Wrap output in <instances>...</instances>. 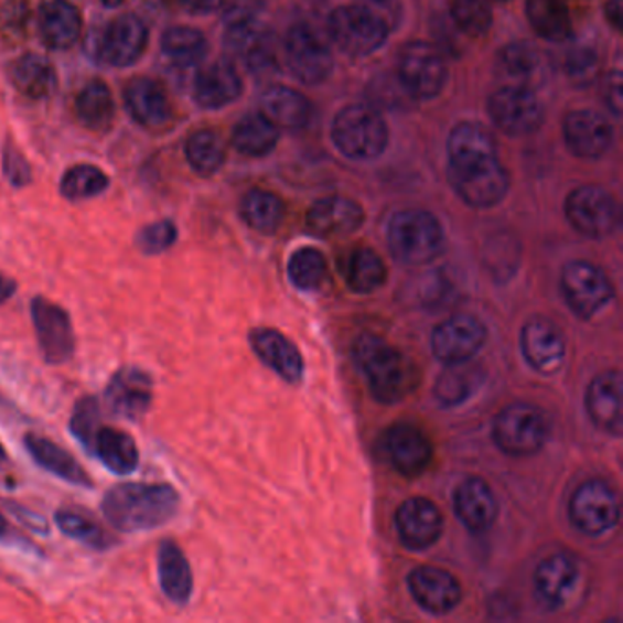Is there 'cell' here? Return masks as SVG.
I'll return each instance as SVG.
<instances>
[{
	"label": "cell",
	"mask_w": 623,
	"mask_h": 623,
	"mask_svg": "<svg viewBox=\"0 0 623 623\" xmlns=\"http://www.w3.org/2000/svg\"><path fill=\"white\" fill-rule=\"evenodd\" d=\"M182 497L169 483H119L103 496L101 512L116 530L150 533L176 516Z\"/></svg>",
	"instance_id": "1"
},
{
	"label": "cell",
	"mask_w": 623,
	"mask_h": 623,
	"mask_svg": "<svg viewBox=\"0 0 623 623\" xmlns=\"http://www.w3.org/2000/svg\"><path fill=\"white\" fill-rule=\"evenodd\" d=\"M353 358L380 405H397L419 384L416 364L399 347L391 346L375 333L358 336L353 346Z\"/></svg>",
	"instance_id": "2"
},
{
	"label": "cell",
	"mask_w": 623,
	"mask_h": 623,
	"mask_svg": "<svg viewBox=\"0 0 623 623\" xmlns=\"http://www.w3.org/2000/svg\"><path fill=\"white\" fill-rule=\"evenodd\" d=\"M386 241L391 256L402 266H427L444 249V230L432 213L406 208L389 219Z\"/></svg>",
	"instance_id": "3"
},
{
	"label": "cell",
	"mask_w": 623,
	"mask_h": 623,
	"mask_svg": "<svg viewBox=\"0 0 623 623\" xmlns=\"http://www.w3.org/2000/svg\"><path fill=\"white\" fill-rule=\"evenodd\" d=\"M492 437L511 458H533L550 439L549 416L536 405L514 402L497 413Z\"/></svg>",
	"instance_id": "4"
},
{
	"label": "cell",
	"mask_w": 623,
	"mask_h": 623,
	"mask_svg": "<svg viewBox=\"0 0 623 623\" xmlns=\"http://www.w3.org/2000/svg\"><path fill=\"white\" fill-rule=\"evenodd\" d=\"M331 138L336 149L352 160H375L388 144V127L375 108L352 105L336 114Z\"/></svg>",
	"instance_id": "5"
},
{
	"label": "cell",
	"mask_w": 623,
	"mask_h": 623,
	"mask_svg": "<svg viewBox=\"0 0 623 623\" xmlns=\"http://www.w3.org/2000/svg\"><path fill=\"white\" fill-rule=\"evenodd\" d=\"M330 35L352 57L377 52L388 39V24L366 6H341L330 17Z\"/></svg>",
	"instance_id": "6"
},
{
	"label": "cell",
	"mask_w": 623,
	"mask_h": 623,
	"mask_svg": "<svg viewBox=\"0 0 623 623\" xmlns=\"http://www.w3.org/2000/svg\"><path fill=\"white\" fill-rule=\"evenodd\" d=\"M569 517L576 530L591 538L611 533L620 522L619 494L600 477L583 481L570 496Z\"/></svg>",
	"instance_id": "7"
},
{
	"label": "cell",
	"mask_w": 623,
	"mask_h": 623,
	"mask_svg": "<svg viewBox=\"0 0 623 623\" xmlns=\"http://www.w3.org/2000/svg\"><path fill=\"white\" fill-rule=\"evenodd\" d=\"M560 283L569 310L581 320L597 316L614 299L611 278L592 261L574 260L567 264Z\"/></svg>",
	"instance_id": "8"
},
{
	"label": "cell",
	"mask_w": 623,
	"mask_h": 623,
	"mask_svg": "<svg viewBox=\"0 0 623 623\" xmlns=\"http://www.w3.org/2000/svg\"><path fill=\"white\" fill-rule=\"evenodd\" d=\"M448 180L459 197L475 208L494 207L503 202L511 185L508 172L497 158L464 165H448Z\"/></svg>",
	"instance_id": "9"
},
{
	"label": "cell",
	"mask_w": 623,
	"mask_h": 623,
	"mask_svg": "<svg viewBox=\"0 0 623 623\" xmlns=\"http://www.w3.org/2000/svg\"><path fill=\"white\" fill-rule=\"evenodd\" d=\"M569 224L587 238H605L620 224L619 203L611 192L597 185H586L570 192L565 202Z\"/></svg>",
	"instance_id": "10"
},
{
	"label": "cell",
	"mask_w": 623,
	"mask_h": 623,
	"mask_svg": "<svg viewBox=\"0 0 623 623\" xmlns=\"http://www.w3.org/2000/svg\"><path fill=\"white\" fill-rule=\"evenodd\" d=\"M399 79L416 99H432L447 85V61L428 43H410L400 52Z\"/></svg>",
	"instance_id": "11"
},
{
	"label": "cell",
	"mask_w": 623,
	"mask_h": 623,
	"mask_svg": "<svg viewBox=\"0 0 623 623\" xmlns=\"http://www.w3.org/2000/svg\"><path fill=\"white\" fill-rule=\"evenodd\" d=\"M486 339L488 330L480 319L472 314H455L433 327V357L447 366L470 363L483 350Z\"/></svg>",
	"instance_id": "12"
},
{
	"label": "cell",
	"mask_w": 623,
	"mask_h": 623,
	"mask_svg": "<svg viewBox=\"0 0 623 623\" xmlns=\"http://www.w3.org/2000/svg\"><path fill=\"white\" fill-rule=\"evenodd\" d=\"M380 450L389 466L406 480H416L433 461V444L421 428L397 422L380 439Z\"/></svg>",
	"instance_id": "13"
},
{
	"label": "cell",
	"mask_w": 623,
	"mask_h": 623,
	"mask_svg": "<svg viewBox=\"0 0 623 623\" xmlns=\"http://www.w3.org/2000/svg\"><path fill=\"white\" fill-rule=\"evenodd\" d=\"M32 322L44 363L61 366L75 353V333L68 311L44 297L32 300Z\"/></svg>",
	"instance_id": "14"
},
{
	"label": "cell",
	"mask_w": 623,
	"mask_h": 623,
	"mask_svg": "<svg viewBox=\"0 0 623 623\" xmlns=\"http://www.w3.org/2000/svg\"><path fill=\"white\" fill-rule=\"evenodd\" d=\"M488 114L496 127L508 136H528L544 123L545 112L533 88L506 85L492 94Z\"/></svg>",
	"instance_id": "15"
},
{
	"label": "cell",
	"mask_w": 623,
	"mask_h": 623,
	"mask_svg": "<svg viewBox=\"0 0 623 623\" xmlns=\"http://www.w3.org/2000/svg\"><path fill=\"white\" fill-rule=\"evenodd\" d=\"M283 54L297 79L305 85H319L333 69V55L324 39L313 28L299 24L291 28L283 43Z\"/></svg>",
	"instance_id": "16"
},
{
	"label": "cell",
	"mask_w": 623,
	"mask_h": 623,
	"mask_svg": "<svg viewBox=\"0 0 623 623\" xmlns=\"http://www.w3.org/2000/svg\"><path fill=\"white\" fill-rule=\"evenodd\" d=\"M152 399L154 380L144 369L136 366L118 369L105 389L107 410L123 421H141L149 413Z\"/></svg>",
	"instance_id": "17"
},
{
	"label": "cell",
	"mask_w": 623,
	"mask_h": 623,
	"mask_svg": "<svg viewBox=\"0 0 623 623\" xmlns=\"http://www.w3.org/2000/svg\"><path fill=\"white\" fill-rule=\"evenodd\" d=\"M408 589L417 605L433 616L452 613L463 600V587L458 578L452 572L432 565H422L411 570L408 576Z\"/></svg>",
	"instance_id": "18"
},
{
	"label": "cell",
	"mask_w": 623,
	"mask_h": 623,
	"mask_svg": "<svg viewBox=\"0 0 623 623\" xmlns=\"http://www.w3.org/2000/svg\"><path fill=\"white\" fill-rule=\"evenodd\" d=\"M395 527L400 544L408 550H427L441 539L444 517L439 506L428 497H410L397 508Z\"/></svg>",
	"instance_id": "19"
},
{
	"label": "cell",
	"mask_w": 623,
	"mask_h": 623,
	"mask_svg": "<svg viewBox=\"0 0 623 623\" xmlns=\"http://www.w3.org/2000/svg\"><path fill=\"white\" fill-rule=\"evenodd\" d=\"M523 358L538 374L550 375L561 368L567 353V342L563 333L552 320L545 316H533L523 325L522 335Z\"/></svg>",
	"instance_id": "20"
},
{
	"label": "cell",
	"mask_w": 623,
	"mask_h": 623,
	"mask_svg": "<svg viewBox=\"0 0 623 623\" xmlns=\"http://www.w3.org/2000/svg\"><path fill=\"white\" fill-rule=\"evenodd\" d=\"M225 46L255 74H261L275 64L272 33L253 17H240L230 22L225 33Z\"/></svg>",
	"instance_id": "21"
},
{
	"label": "cell",
	"mask_w": 623,
	"mask_h": 623,
	"mask_svg": "<svg viewBox=\"0 0 623 623\" xmlns=\"http://www.w3.org/2000/svg\"><path fill=\"white\" fill-rule=\"evenodd\" d=\"M563 138L572 154L597 160L608 154L613 144V125L594 110H574L565 118Z\"/></svg>",
	"instance_id": "22"
},
{
	"label": "cell",
	"mask_w": 623,
	"mask_h": 623,
	"mask_svg": "<svg viewBox=\"0 0 623 623\" xmlns=\"http://www.w3.org/2000/svg\"><path fill=\"white\" fill-rule=\"evenodd\" d=\"M250 350L256 357L288 384H300L304 378V357L288 336L271 327H258L249 333Z\"/></svg>",
	"instance_id": "23"
},
{
	"label": "cell",
	"mask_w": 623,
	"mask_h": 623,
	"mask_svg": "<svg viewBox=\"0 0 623 623\" xmlns=\"http://www.w3.org/2000/svg\"><path fill=\"white\" fill-rule=\"evenodd\" d=\"M453 511L472 534H485L494 527L500 505L492 486L481 477H466L453 494Z\"/></svg>",
	"instance_id": "24"
},
{
	"label": "cell",
	"mask_w": 623,
	"mask_h": 623,
	"mask_svg": "<svg viewBox=\"0 0 623 623\" xmlns=\"http://www.w3.org/2000/svg\"><path fill=\"white\" fill-rule=\"evenodd\" d=\"M123 99L130 118L147 130H165L171 125V99L158 80L149 77L130 80Z\"/></svg>",
	"instance_id": "25"
},
{
	"label": "cell",
	"mask_w": 623,
	"mask_h": 623,
	"mask_svg": "<svg viewBox=\"0 0 623 623\" xmlns=\"http://www.w3.org/2000/svg\"><path fill=\"white\" fill-rule=\"evenodd\" d=\"M149 43V30L136 15L118 17L103 33L99 54L105 63L116 68H127L138 63Z\"/></svg>",
	"instance_id": "26"
},
{
	"label": "cell",
	"mask_w": 623,
	"mask_h": 623,
	"mask_svg": "<svg viewBox=\"0 0 623 623\" xmlns=\"http://www.w3.org/2000/svg\"><path fill=\"white\" fill-rule=\"evenodd\" d=\"M580 580L578 561L565 552L545 558L534 572V591L539 602L550 611L563 608Z\"/></svg>",
	"instance_id": "27"
},
{
	"label": "cell",
	"mask_w": 623,
	"mask_h": 623,
	"mask_svg": "<svg viewBox=\"0 0 623 623\" xmlns=\"http://www.w3.org/2000/svg\"><path fill=\"white\" fill-rule=\"evenodd\" d=\"M586 408L591 421L602 432L622 436V375L619 369H611L592 378L587 388Z\"/></svg>",
	"instance_id": "28"
},
{
	"label": "cell",
	"mask_w": 623,
	"mask_h": 623,
	"mask_svg": "<svg viewBox=\"0 0 623 623\" xmlns=\"http://www.w3.org/2000/svg\"><path fill=\"white\" fill-rule=\"evenodd\" d=\"M308 229L320 238L353 235L364 224V211L350 197H322L311 205L305 216Z\"/></svg>",
	"instance_id": "29"
},
{
	"label": "cell",
	"mask_w": 623,
	"mask_h": 623,
	"mask_svg": "<svg viewBox=\"0 0 623 623\" xmlns=\"http://www.w3.org/2000/svg\"><path fill=\"white\" fill-rule=\"evenodd\" d=\"M160 589L174 605H187L194 591L191 563L174 539H163L158 547Z\"/></svg>",
	"instance_id": "30"
},
{
	"label": "cell",
	"mask_w": 623,
	"mask_h": 623,
	"mask_svg": "<svg viewBox=\"0 0 623 623\" xmlns=\"http://www.w3.org/2000/svg\"><path fill=\"white\" fill-rule=\"evenodd\" d=\"M24 448L32 455L33 461L49 474L66 481L69 485L94 488V481L88 472L80 466L79 461L68 450L61 448L57 442L50 441L37 433H28L24 437Z\"/></svg>",
	"instance_id": "31"
},
{
	"label": "cell",
	"mask_w": 623,
	"mask_h": 623,
	"mask_svg": "<svg viewBox=\"0 0 623 623\" xmlns=\"http://www.w3.org/2000/svg\"><path fill=\"white\" fill-rule=\"evenodd\" d=\"M241 94L240 74L227 61H216L200 69L194 80V99L207 110L224 108Z\"/></svg>",
	"instance_id": "32"
},
{
	"label": "cell",
	"mask_w": 623,
	"mask_h": 623,
	"mask_svg": "<svg viewBox=\"0 0 623 623\" xmlns=\"http://www.w3.org/2000/svg\"><path fill=\"white\" fill-rule=\"evenodd\" d=\"M83 32L80 11L68 0H50L39 13V33L49 49L68 50Z\"/></svg>",
	"instance_id": "33"
},
{
	"label": "cell",
	"mask_w": 623,
	"mask_h": 623,
	"mask_svg": "<svg viewBox=\"0 0 623 623\" xmlns=\"http://www.w3.org/2000/svg\"><path fill=\"white\" fill-rule=\"evenodd\" d=\"M92 455L101 461L103 466L114 475L125 477L138 470L139 448L132 436L112 427H101L94 439Z\"/></svg>",
	"instance_id": "34"
},
{
	"label": "cell",
	"mask_w": 623,
	"mask_h": 623,
	"mask_svg": "<svg viewBox=\"0 0 623 623\" xmlns=\"http://www.w3.org/2000/svg\"><path fill=\"white\" fill-rule=\"evenodd\" d=\"M497 158L496 139L485 125L466 121L448 138V165H464Z\"/></svg>",
	"instance_id": "35"
},
{
	"label": "cell",
	"mask_w": 623,
	"mask_h": 623,
	"mask_svg": "<svg viewBox=\"0 0 623 623\" xmlns=\"http://www.w3.org/2000/svg\"><path fill=\"white\" fill-rule=\"evenodd\" d=\"M261 114L278 128L299 130L310 123L313 107L300 92L288 86H272L261 96Z\"/></svg>",
	"instance_id": "36"
},
{
	"label": "cell",
	"mask_w": 623,
	"mask_h": 623,
	"mask_svg": "<svg viewBox=\"0 0 623 623\" xmlns=\"http://www.w3.org/2000/svg\"><path fill=\"white\" fill-rule=\"evenodd\" d=\"M10 80L13 88L28 99H46L57 88L54 64L39 54H26L11 64Z\"/></svg>",
	"instance_id": "37"
},
{
	"label": "cell",
	"mask_w": 623,
	"mask_h": 623,
	"mask_svg": "<svg viewBox=\"0 0 623 623\" xmlns=\"http://www.w3.org/2000/svg\"><path fill=\"white\" fill-rule=\"evenodd\" d=\"M75 114L80 123L94 132H105L112 127L116 101L107 83L90 80L75 99Z\"/></svg>",
	"instance_id": "38"
},
{
	"label": "cell",
	"mask_w": 623,
	"mask_h": 623,
	"mask_svg": "<svg viewBox=\"0 0 623 623\" xmlns=\"http://www.w3.org/2000/svg\"><path fill=\"white\" fill-rule=\"evenodd\" d=\"M497 68L512 85L533 88L544 74V61L538 50L530 44L514 43L501 50Z\"/></svg>",
	"instance_id": "39"
},
{
	"label": "cell",
	"mask_w": 623,
	"mask_h": 623,
	"mask_svg": "<svg viewBox=\"0 0 623 623\" xmlns=\"http://www.w3.org/2000/svg\"><path fill=\"white\" fill-rule=\"evenodd\" d=\"M240 213L250 229L261 235H272L282 225L286 205L277 194L255 189L241 200Z\"/></svg>",
	"instance_id": "40"
},
{
	"label": "cell",
	"mask_w": 623,
	"mask_h": 623,
	"mask_svg": "<svg viewBox=\"0 0 623 623\" xmlns=\"http://www.w3.org/2000/svg\"><path fill=\"white\" fill-rule=\"evenodd\" d=\"M161 52L180 68H192L205 60L207 39L196 28L172 26L161 37Z\"/></svg>",
	"instance_id": "41"
},
{
	"label": "cell",
	"mask_w": 623,
	"mask_h": 623,
	"mask_svg": "<svg viewBox=\"0 0 623 623\" xmlns=\"http://www.w3.org/2000/svg\"><path fill=\"white\" fill-rule=\"evenodd\" d=\"M278 143V127L264 114H249L233 130V144L240 154L261 158Z\"/></svg>",
	"instance_id": "42"
},
{
	"label": "cell",
	"mask_w": 623,
	"mask_h": 623,
	"mask_svg": "<svg viewBox=\"0 0 623 623\" xmlns=\"http://www.w3.org/2000/svg\"><path fill=\"white\" fill-rule=\"evenodd\" d=\"M185 158L200 176H213L224 167L227 147L218 132L203 128L192 133L185 143Z\"/></svg>",
	"instance_id": "43"
},
{
	"label": "cell",
	"mask_w": 623,
	"mask_h": 623,
	"mask_svg": "<svg viewBox=\"0 0 623 623\" xmlns=\"http://www.w3.org/2000/svg\"><path fill=\"white\" fill-rule=\"evenodd\" d=\"M388 280V267L383 258L368 247L353 250L347 258L346 282L352 291L369 294L383 288Z\"/></svg>",
	"instance_id": "44"
},
{
	"label": "cell",
	"mask_w": 623,
	"mask_h": 623,
	"mask_svg": "<svg viewBox=\"0 0 623 623\" xmlns=\"http://www.w3.org/2000/svg\"><path fill=\"white\" fill-rule=\"evenodd\" d=\"M527 15L539 37L555 43L570 37L572 22L563 0H527Z\"/></svg>",
	"instance_id": "45"
},
{
	"label": "cell",
	"mask_w": 623,
	"mask_h": 623,
	"mask_svg": "<svg viewBox=\"0 0 623 623\" xmlns=\"http://www.w3.org/2000/svg\"><path fill=\"white\" fill-rule=\"evenodd\" d=\"M54 522L66 538L75 539L90 549L107 550L114 545V539L105 533V528L99 523L83 516L79 512L63 508L55 512Z\"/></svg>",
	"instance_id": "46"
},
{
	"label": "cell",
	"mask_w": 623,
	"mask_h": 623,
	"mask_svg": "<svg viewBox=\"0 0 623 623\" xmlns=\"http://www.w3.org/2000/svg\"><path fill=\"white\" fill-rule=\"evenodd\" d=\"M288 277L300 291H316L327 277L325 256L314 247L294 250L289 258Z\"/></svg>",
	"instance_id": "47"
},
{
	"label": "cell",
	"mask_w": 623,
	"mask_h": 623,
	"mask_svg": "<svg viewBox=\"0 0 623 623\" xmlns=\"http://www.w3.org/2000/svg\"><path fill=\"white\" fill-rule=\"evenodd\" d=\"M110 185L107 174L96 165H75L64 172L61 194L69 202H83L99 196Z\"/></svg>",
	"instance_id": "48"
},
{
	"label": "cell",
	"mask_w": 623,
	"mask_h": 623,
	"mask_svg": "<svg viewBox=\"0 0 623 623\" xmlns=\"http://www.w3.org/2000/svg\"><path fill=\"white\" fill-rule=\"evenodd\" d=\"M466 364H453L448 366L439 378H437L436 399L444 406H458L469 399L477 388V375L475 369L466 368Z\"/></svg>",
	"instance_id": "49"
},
{
	"label": "cell",
	"mask_w": 623,
	"mask_h": 623,
	"mask_svg": "<svg viewBox=\"0 0 623 623\" xmlns=\"http://www.w3.org/2000/svg\"><path fill=\"white\" fill-rule=\"evenodd\" d=\"M101 428V405L94 395L80 397L74 405L72 417H69V433L75 441L85 448L86 452L92 453L94 439Z\"/></svg>",
	"instance_id": "50"
},
{
	"label": "cell",
	"mask_w": 623,
	"mask_h": 623,
	"mask_svg": "<svg viewBox=\"0 0 623 623\" xmlns=\"http://www.w3.org/2000/svg\"><path fill=\"white\" fill-rule=\"evenodd\" d=\"M452 17L459 30L481 37L492 26L491 0H452Z\"/></svg>",
	"instance_id": "51"
},
{
	"label": "cell",
	"mask_w": 623,
	"mask_h": 623,
	"mask_svg": "<svg viewBox=\"0 0 623 623\" xmlns=\"http://www.w3.org/2000/svg\"><path fill=\"white\" fill-rule=\"evenodd\" d=\"M30 15L32 11L28 0H0V41L21 43L26 37Z\"/></svg>",
	"instance_id": "52"
},
{
	"label": "cell",
	"mask_w": 623,
	"mask_h": 623,
	"mask_svg": "<svg viewBox=\"0 0 623 623\" xmlns=\"http://www.w3.org/2000/svg\"><path fill=\"white\" fill-rule=\"evenodd\" d=\"M565 69L569 79L576 86H589L597 79L600 72V60H598L597 50L589 44H578L570 50L565 61Z\"/></svg>",
	"instance_id": "53"
},
{
	"label": "cell",
	"mask_w": 623,
	"mask_h": 623,
	"mask_svg": "<svg viewBox=\"0 0 623 623\" xmlns=\"http://www.w3.org/2000/svg\"><path fill=\"white\" fill-rule=\"evenodd\" d=\"M178 241V227L171 219H161L139 230L136 244L143 255L155 256L171 249Z\"/></svg>",
	"instance_id": "54"
},
{
	"label": "cell",
	"mask_w": 623,
	"mask_h": 623,
	"mask_svg": "<svg viewBox=\"0 0 623 623\" xmlns=\"http://www.w3.org/2000/svg\"><path fill=\"white\" fill-rule=\"evenodd\" d=\"M2 167H4L6 178L10 180L13 187H26L28 183L32 182V169L28 165V161L22 158L21 152L13 147H8L4 150Z\"/></svg>",
	"instance_id": "55"
},
{
	"label": "cell",
	"mask_w": 623,
	"mask_h": 623,
	"mask_svg": "<svg viewBox=\"0 0 623 623\" xmlns=\"http://www.w3.org/2000/svg\"><path fill=\"white\" fill-rule=\"evenodd\" d=\"M605 101L608 107L613 110L614 116L622 114V75L613 72L609 75L608 86H605Z\"/></svg>",
	"instance_id": "56"
},
{
	"label": "cell",
	"mask_w": 623,
	"mask_h": 623,
	"mask_svg": "<svg viewBox=\"0 0 623 623\" xmlns=\"http://www.w3.org/2000/svg\"><path fill=\"white\" fill-rule=\"evenodd\" d=\"M178 4L194 15H207V13L219 10L224 0H178Z\"/></svg>",
	"instance_id": "57"
},
{
	"label": "cell",
	"mask_w": 623,
	"mask_h": 623,
	"mask_svg": "<svg viewBox=\"0 0 623 623\" xmlns=\"http://www.w3.org/2000/svg\"><path fill=\"white\" fill-rule=\"evenodd\" d=\"M17 293V282L13 278L6 277L0 272V304H6L8 300Z\"/></svg>",
	"instance_id": "58"
},
{
	"label": "cell",
	"mask_w": 623,
	"mask_h": 623,
	"mask_svg": "<svg viewBox=\"0 0 623 623\" xmlns=\"http://www.w3.org/2000/svg\"><path fill=\"white\" fill-rule=\"evenodd\" d=\"M608 15L613 22L614 28L620 30L622 28V4H620V0H611L608 6Z\"/></svg>",
	"instance_id": "59"
},
{
	"label": "cell",
	"mask_w": 623,
	"mask_h": 623,
	"mask_svg": "<svg viewBox=\"0 0 623 623\" xmlns=\"http://www.w3.org/2000/svg\"><path fill=\"white\" fill-rule=\"evenodd\" d=\"M8 534V523H6L4 516L0 514V539L4 538Z\"/></svg>",
	"instance_id": "60"
},
{
	"label": "cell",
	"mask_w": 623,
	"mask_h": 623,
	"mask_svg": "<svg viewBox=\"0 0 623 623\" xmlns=\"http://www.w3.org/2000/svg\"><path fill=\"white\" fill-rule=\"evenodd\" d=\"M101 2L108 8H116V6L123 4L125 0H101Z\"/></svg>",
	"instance_id": "61"
},
{
	"label": "cell",
	"mask_w": 623,
	"mask_h": 623,
	"mask_svg": "<svg viewBox=\"0 0 623 623\" xmlns=\"http://www.w3.org/2000/svg\"><path fill=\"white\" fill-rule=\"evenodd\" d=\"M369 2H374L377 6H391L394 4V0H369Z\"/></svg>",
	"instance_id": "62"
},
{
	"label": "cell",
	"mask_w": 623,
	"mask_h": 623,
	"mask_svg": "<svg viewBox=\"0 0 623 623\" xmlns=\"http://www.w3.org/2000/svg\"><path fill=\"white\" fill-rule=\"evenodd\" d=\"M4 461H6V450L4 447L0 444V464L4 463Z\"/></svg>",
	"instance_id": "63"
},
{
	"label": "cell",
	"mask_w": 623,
	"mask_h": 623,
	"mask_svg": "<svg viewBox=\"0 0 623 623\" xmlns=\"http://www.w3.org/2000/svg\"><path fill=\"white\" fill-rule=\"evenodd\" d=\"M497 2H511V0H497Z\"/></svg>",
	"instance_id": "64"
}]
</instances>
